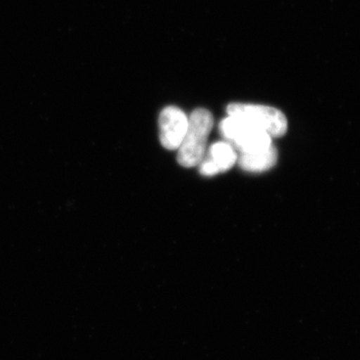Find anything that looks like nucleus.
I'll return each instance as SVG.
<instances>
[{"label":"nucleus","mask_w":360,"mask_h":360,"mask_svg":"<svg viewBox=\"0 0 360 360\" xmlns=\"http://www.w3.org/2000/svg\"><path fill=\"white\" fill-rule=\"evenodd\" d=\"M227 115L245 118L251 124L264 130L270 136L279 137L288 131V120L281 110L257 104L231 103Z\"/></svg>","instance_id":"nucleus-3"},{"label":"nucleus","mask_w":360,"mask_h":360,"mask_svg":"<svg viewBox=\"0 0 360 360\" xmlns=\"http://www.w3.org/2000/svg\"><path fill=\"white\" fill-rule=\"evenodd\" d=\"M188 127L186 113L175 106H167L160 115V142L168 150H176Z\"/></svg>","instance_id":"nucleus-4"},{"label":"nucleus","mask_w":360,"mask_h":360,"mask_svg":"<svg viewBox=\"0 0 360 360\" xmlns=\"http://www.w3.org/2000/svg\"><path fill=\"white\" fill-rule=\"evenodd\" d=\"M219 131L222 137L236 148V153H255L274 146L271 136L266 131L239 116L229 115L222 120L219 123Z\"/></svg>","instance_id":"nucleus-2"},{"label":"nucleus","mask_w":360,"mask_h":360,"mask_svg":"<svg viewBox=\"0 0 360 360\" xmlns=\"http://www.w3.org/2000/svg\"><path fill=\"white\" fill-rule=\"evenodd\" d=\"M205 158L212 161L220 174L227 172L236 165L238 155L229 142L219 141L210 146Z\"/></svg>","instance_id":"nucleus-6"},{"label":"nucleus","mask_w":360,"mask_h":360,"mask_svg":"<svg viewBox=\"0 0 360 360\" xmlns=\"http://www.w3.org/2000/svg\"><path fill=\"white\" fill-rule=\"evenodd\" d=\"M239 167L248 172H264L276 165L277 150L274 146L255 153H239Z\"/></svg>","instance_id":"nucleus-5"},{"label":"nucleus","mask_w":360,"mask_h":360,"mask_svg":"<svg viewBox=\"0 0 360 360\" xmlns=\"http://www.w3.org/2000/svg\"><path fill=\"white\" fill-rule=\"evenodd\" d=\"M213 127V116L205 108H198L188 118V127L180 144L177 161L181 167H198L205 158L208 135Z\"/></svg>","instance_id":"nucleus-1"}]
</instances>
